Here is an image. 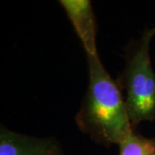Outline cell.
<instances>
[{
  "label": "cell",
  "instance_id": "obj_4",
  "mask_svg": "<svg viewBox=\"0 0 155 155\" xmlns=\"http://www.w3.org/2000/svg\"><path fill=\"white\" fill-rule=\"evenodd\" d=\"M72 23L86 55H97V19L89 0H61L59 2Z\"/></svg>",
  "mask_w": 155,
  "mask_h": 155
},
{
  "label": "cell",
  "instance_id": "obj_3",
  "mask_svg": "<svg viewBox=\"0 0 155 155\" xmlns=\"http://www.w3.org/2000/svg\"><path fill=\"white\" fill-rule=\"evenodd\" d=\"M0 155H65L54 137L40 138L0 127Z\"/></svg>",
  "mask_w": 155,
  "mask_h": 155
},
{
  "label": "cell",
  "instance_id": "obj_5",
  "mask_svg": "<svg viewBox=\"0 0 155 155\" xmlns=\"http://www.w3.org/2000/svg\"><path fill=\"white\" fill-rule=\"evenodd\" d=\"M119 155H155V138H148L134 131L119 145Z\"/></svg>",
  "mask_w": 155,
  "mask_h": 155
},
{
  "label": "cell",
  "instance_id": "obj_1",
  "mask_svg": "<svg viewBox=\"0 0 155 155\" xmlns=\"http://www.w3.org/2000/svg\"><path fill=\"white\" fill-rule=\"evenodd\" d=\"M89 84L75 122L97 144L110 147L126 140L134 128L122 91L105 70L99 55H86Z\"/></svg>",
  "mask_w": 155,
  "mask_h": 155
},
{
  "label": "cell",
  "instance_id": "obj_2",
  "mask_svg": "<svg viewBox=\"0 0 155 155\" xmlns=\"http://www.w3.org/2000/svg\"><path fill=\"white\" fill-rule=\"evenodd\" d=\"M154 35L155 27L146 28L140 37L127 43L125 67L116 79L134 131L141 122L155 120V72L150 56Z\"/></svg>",
  "mask_w": 155,
  "mask_h": 155
}]
</instances>
